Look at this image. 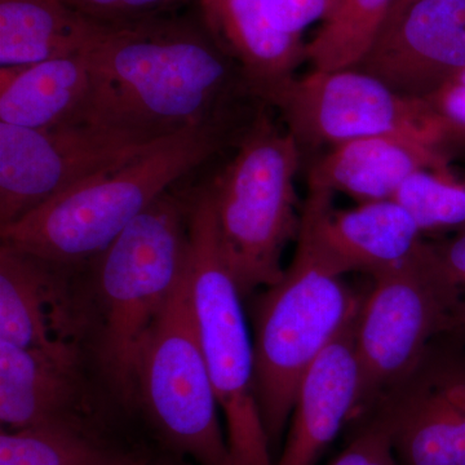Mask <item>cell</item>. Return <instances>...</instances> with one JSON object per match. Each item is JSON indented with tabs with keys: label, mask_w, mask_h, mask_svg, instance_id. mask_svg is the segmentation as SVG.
I'll return each mask as SVG.
<instances>
[{
	"label": "cell",
	"mask_w": 465,
	"mask_h": 465,
	"mask_svg": "<svg viewBox=\"0 0 465 465\" xmlns=\"http://www.w3.org/2000/svg\"><path fill=\"white\" fill-rule=\"evenodd\" d=\"M84 52L91 84L78 124L166 137L226 124L238 99L260 101L203 27L182 18L103 25Z\"/></svg>",
	"instance_id": "cell-1"
},
{
	"label": "cell",
	"mask_w": 465,
	"mask_h": 465,
	"mask_svg": "<svg viewBox=\"0 0 465 465\" xmlns=\"http://www.w3.org/2000/svg\"><path fill=\"white\" fill-rule=\"evenodd\" d=\"M226 137V124L173 134L142 157L0 226V241L66 268L97 259L161 195L224 148Z\"/></svg>",
	"instance_id": "cell-2"
},
{
	"label": "cell",
	"mask_w": 465,
	"mask_h": 465,
	"mask_svg": "<svg viewBox=\"0 0 465 465\" xmlns=\"http://www.w3.org/2000/svg\"><path fill=\"white\" fill-rule=\"evenodd\" d=\"M296 242L282 278L260 291L251 308L256 396L273 457L282 449L300 382L360 314L367 295L351 289L302 232Z\"/></svg>",
	"instance_id": "cell-3"
},
{
	"label": "cell",
	"mask_w": 465,
	"mask_h": 465,
	"mask_svg": "<svg viewBox=\"0 0 465 465\" xmlns=\"http://www.w3.org/2000/svg\"><path fill=\"white\" fill-rule=\"evenodd\" d=\"M259 110L235 143L234 155L208 188L220 249L242 298L282 278V255L298 240L296 174L302 149L287 130Z\"/></svg>",
	"instance_id": "cell-4"
},
{
	"label": "cell",
	"mask_w": 465,
	"mask_h": 465,
	"mask_svg": "<svg viewBox=\"0 0 465 465\" xmlns=\"http://www.w3.org/2000/svg\"><path fill=\"white\" fill-rule=\"evenodd\" d=\"M188 225L189 201L164 193L94 259L96 353L125 400L143 341L188 269Z\"/></svg>",
	"instance_id": "cell-5"
},
{
	"label": "cell",
	"mask_w": 465,
	"mask_h": 465,
	"mask_svg": "<svg viewBox=\"0 0 465 465\" xmlns=\"http://www.w3.org/2000/svg\"><path fill=\"white\" fill-rule=\"evenodd\" d=\"M188 277L198 336L220 410L232 465H274L256 396L252 332L228 271L210 188L189 201Z\"/></svg>",
	"instance_id": "cell-6"
},
{
	"label": "cell",
	"mask_w": 465,
	"mask_h": 465,
	"mask_svg": "<svg viewBox=\"0 0 465 465\" xmlns=\"http://www.w3.org/2000/svg\"><path fill=\"white\" fill-rule=\"evenodd\" d=\"M465 335V293L451 280L434 243L372 277L357 320L361 393L354 420L402 381L434 342Z\"/></svg>",
	"instance_id": "cell-7"
},
{
	"label": "cell",
	"mask_w": 465,
	"mask_h": 465,
	"mask_svg": "<svg viewBox=\"0 0 465 465\" xmlns=\"http://www.w3.org/2000/svg\"><path fill=\"white\" fill-rule=\"evenodd\" d=\"M134 394L168 448L198 465H232L198 336L188 269L143 341Z\"/></svg>",
	"instance_id": "cell-8"
},
{
	"label": "cell",
	"mask_w": 465,
	"mask_h": 465,
	"mask_svg": "<svg viewBox=\"0 0 465 465\" xmlns=\"http://www.w3.org/2000/svg\"><path fill=\"white\" fill-rule=\"evenodd\" d=\"M170 137L88 124L30 130L0 122V226Z\"/></svg>",
	"instance_id": "cell-9"
},
{
	"label": "cell",
	"mask_w": 465,
	"mask_h": 465,
	"mask_svg": "<svg viewBox=\"0 0 465 465\" xmlns=\"http://www.w3.org/2000/svg\"><path fill=\"white\" fill-rule=\"evenodd\" d=\"M272 108L281 113L302 155L372 136L409 137L440 150L425 101L403 96L360 69L313 70L293 79Z\"/></svg>",
	"instance_id": "cell-10"
},
{
	"label": "cell",
	"mask_w": 465,
	"mask_h": 465,
	"mask_svg": "<svg viewBox=\"0 0 465 465\" xmlns=\"http://www.w3.org/2000/svg\"><path fill=\"white\" fill-rule=\"evenodd\" d=\"M455 339L434 342L365 416L385 425L401 465H465V351Z\"/></svg>",
	"instance_id": "cell-11"
},
{
	"label": "cell",
	"mask_w": 465,
	"mask_h": 465,
	"mask_svg": "<svg viewBox=\"0 0 465 465\" xmlns=\"http://www.w3.org/2000/svg\"><path fill=\"white\" fill-rule=\"evenodd\" d=\"M354 69L423 100L465 70V0H415Z\"/></svg>",
	"instance_id": "cell-12"
},
{
	"label": "cell",
	"mask_w": 465,
	"mask_h": 465,
	"mask_svg": "<svg viewBox=\"0 0 465 465\" xmlns=\"http://www.w3.org/2000/svg\"><path fill=\"white\" fill-rule=\"evenodd\" d=\"M333 193L308 186L300 232L336 273L372 277L402 264L424 243L423 232L396 201L366 202L336 211Z\"/></svg>",
	"instance_id": "cell-13"
},
{
	"label": "cell",
	"mask_w": 465,
	"mask_h": 465,
	"mask_svg": "<svg viewBox=\"0 0 465 465\" xmlns=\"http://www.w3.org/2000/svg\"><path fill=\"white\" fill-rule=\"evenodd\" d=\"M81 348H21L0 341L2 430L94 427Z\"/></svg>",
	"instance_id": "cell-14"
},
{
	"label": "cell",
	"mask_w": 465,
	"mask_h": 465,
	"mask_svg": "<svg viewBox=\"0 0 465 465\" xmlns=\"http://www.w3.org/2000/svg\"><path fill=\"white\" fill-rule=\"evenodd\" d=\"M64 269L0 244V341L21 348H81L91 321L78 307Z\"/></svg>",
	"instance_id": "cell-15"
},
{
	"label": "cell",
	"mask_w": 465,
	"mask_h": 465,
	"mask_svg": "<svg viewBox=\"0 0 465 465\" xmlns=\"http://www.w3.org/2000/svg\"><path fill=\"white\" fill-rule=\"evenodd\" d=\"M358 316L327 345L300 382L274 465H316L342 428L354 420L361 393Z\"/></svg>",
	"instance_id": "cell-16"
},
{
	"label": "cell",
	"mask_w": 465,
	"mask_h": 465,
	"mask_svg": "<svg viewBox=\"0 0 465 465\" xmlns=\"http://www.w3.org/2000/svg\"><path fill=\"white\" fill-rule=\"evenodd\" d=\"M201 25L217 50L240 69L256 99L265 105L296 78L307 61L302 35L274 29L262 0H197Z\"/></svg>",
	"instance_id": "cell-17"
},
{
	"label": "cell",
	"mask_w": 465,
	"mask_h": 465,
	"mask_svg": "<svg viewBox=\"0 0 465 465\" xmlns=\"http://www.w3.org/2000/svg\"><path fill=\"white\" fill-rule=\"evenodd\" d=\"M451 173V161L432 145L401 136H372L339 143L312 163L308 186L356 200H393L419 171Z\"/></svg>",
	"instance_id": "cell-18"
},
{
	"label": "cell",
	"mask_w": 465,
	"mask_h": 465,
	"mask_svg": "<svg viewBox=\"0 0 465 465\" xmlns=\"http://www.w3.org/2000/svg\"><path fill=\"white\" fill-rule=\"evenodd\" d=\"M90 84L85 52L33 65L0 67V122L30 130L78 124Z\"/></svg>",
	"instance_id": "cell-19"
},
{
	"label": "cell",
	"mask_w": 465,
	"mask_h": 465,
	"mask_svg": "<svg viewBox=\"0 0 465 465\" xmlns=\"http://www.w3.org/2000/svg\"><path fill=\"white\" fill-rule=\"evenodd\" d=\"M101 27L64 0H0V67L82 54Z\"/></svg>",
	"instance_id": "cell-20"
},
{
	"label": "cell",
	"mask_w": 465,
	"mask_h": 465,
	"mask_svg": "<svg viewBox=\"0 0 465 465\" xmlns=\"http://www.w3.org/2000/svg\"><path fill=\"white\" fill-rule=\"evenodd\" d=\"M128 459L92 427L52 425L0 433V465H124Z\"/></svg>",
	"instance_id": "cell-21"
},
{
	"label": "cell",
	"mask_w": 465,
	"mask_h": 465,
	"mask_svg": "<svg viewBox=\"0 0 465 465\" xmlns=\"http://www.w3.org/2000/svg\"><path fill=\"white\" fill-rule=\"evenodd\" d=\"M394 0H341L307 43L313 70L354 69L381 36Z\"/></svg>",
	"instance_id": "cell-22"
},
{
	"label": "cell",
	"mask_w": 465,
	"mask_h": 465,
	"mask_svg": "<svg viewBox=\"0 0 465 465\" xmlns=\"http://www.w3.org/2000/svg\"><path fill=\"white\" fill-rule=\"evenodd\" d=\"M393 201L405 208L423 234L465 229V177L419 171L401 185Z\"/></svg>",
	"instance_id": "cell-23"
},
{
	"label": "cell",
	"mask_w": 465,
	"mask_h": 465,
	"mask_svg": "<svg viewBox=\"0 0 465 465\" xmlns=\"http://www.w3.org/2000/svg\"><path fill=\"white\" fill-rule=\"evenodd\" d=\"M432 113L440 152L452 161L465 158V84L454 78L423 99Z\"/></svg>",
	"instance_id": "cell-24"
},
{
	"label": "cell",
	"mask_w": 465,
	"mask_h": 465,
	"mask_svg": "<svg viewBox=\"0 0 465 465\" xmlns=\"http://www.w3.org/2000/svg\"><path fill=\"white\" fill-rule=\"evenodd\" d=\"M84 17L101 25H125L173 16L193 0H64Z\"/></svg>",
	"instance_id": "cell-25"
},
{
	"label": "cell",
	"mask_w": 465,
	"mask_h": 465,
	"mask_svg": "<svg viewBox=\"0 0 465 465\" xmlns=\"http://www.w3.org/2000/svg\"><path fill=\"white\" fill-rule=\"evenodd\" d=\"M347 448L330 465H401L385 425L375 416L358 421Z\"/></svg>",
	"instance_id": "cell-26"
},
{
	"label": "cell",
	"mask_w": 465,
	"mask_h": 465,
	"mask_svg": "<svg viewBox=\"0 0 465 465\" xmlns=\"http://www.w3.org/2000/svg\"><path fill=\"white\" fill-rule=\"evenodd\" d=\"M341 0H262V11L274 29L302 35L317 21L329 20Z\"/></svg>",
	"instance_id": "cell-27"
},
{
	"label": "cell",
	"mask_w": 465,
	"mask_h": 465,
	"mask_svg": "<svg viewBox=\"0 0 465 465\" xmlns=\"http://www.w3.org/2000/svg\"><path fill=\"white\" fill-rule=\"evenodd\" d=\"M434 247L446 272L465 293V229L449 240L434 242Z\"/></svg>",
	"instance_id": "cell-28"
},
{
	"label": "cell",
	"mask_w": 465,
	"mask_h": 465,
	"mask_svg": "<svg viewBox=\"0 0 465 465\" xmlns=\"http://www.w3.org/2000/svg\"><path fill=\"white\" fill-rule=\"evenodd\" d=\"M414 2L415 0H394L393 5H391V9L390 12V16H388V20L387 23H385V25H387V24L391 23V21H393L394 18L399 17L401 12H402L403 9L409 7V5Z\"/></svg>",
	"instance_id": "cell-29"
},
{
	"label": "cell",
	"mask_w": 465,
	"mask_h": 465,
	"mask_svg": "<svg viewBox=\"0 0 465 465\" xmlns=\"http://www.w3.org/2000/svg\"><path fill=\"white\" fill-rule=\"evenodd\" d=\"M124 465H145L143 460H140V459H134L130 458Z\"/></svg>",
	"instance_id": "cell-30"
},
{
	"label": "cell",
	"mask_w": 465,
	"mask_h": 465,
	"mask_svg": "<svg viewBox=\"0 0 465 465\" xmlns=\"http://www.w3.org/2000/svg\"><path fill=\"white\" fill-rule=\"evenodd\" d=\"M455 78L459 79V81L464 82L465 84V70L463 73H460V74L455 76ZM454 79V78H452Z\"/></svg>",
	"instance_id": "cell-31"
}]
</instances>
